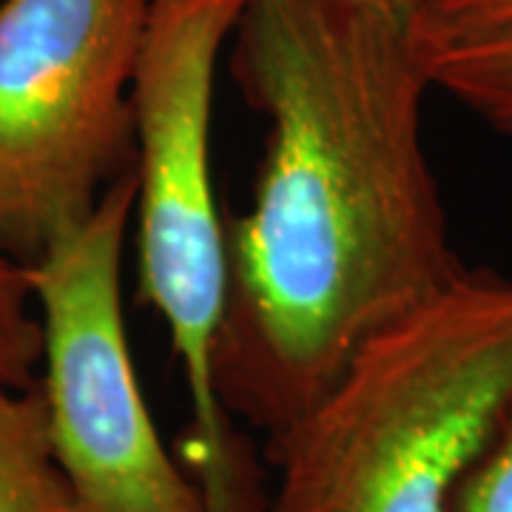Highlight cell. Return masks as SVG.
<instances>
[{
    "mask_svg": "<svg viewBox=\"0 0 512 512\" xmlns=\"http://www.w3.org/2000/svg\"><path fill=\"white\" fill-rule=\"evenodd\" d=\"M453 512H512V410L461 481Z\"/></svg>",
    "mask_w": 512,
    "mask_h": 512,
    "instance_id": "9",
    "label": "cell"
},
{
    "mask_svg": "<svg viewBox=\"0 0 512 512\" xmlns=\"http://www.w3.org/2000/svg\"><path fill=\"white\" fill-rule=\"evenodd\" d=\"M512 20V0H419V46Z\"/></svg>",
    "mask_w": 512,
    "mask_h": 512,
    "instance_id": "11",
    "label": "cell"
},
{
    "mask_svg": "<svg viewBox=\"0 0 512 512\" xmlns=\"http://www.w3.org/2000/svg\"><path fill=\"white\" fill-rule=\"evenodd\" d=\"M430 89L512 137V20L419 46Z\"/></svg>",
    "mask_w": 512,
    "mask_h": 512,
    "instance_id": "7",
    "label": "cell"
},
{
    "mask_svg": "<svg viewBox=\"0 0 512 512\" xmlns=\"http://www.w3.org/2000/svg\"><path fill=\"white\" fill-rule=\"evenodd\" d=\"M0 512H77L37 384H0Z\"/></svg>",
    "mask_w": 512,
    "mask_h": 512,
    "instance_id": "6",
    "label": "cell"
},
{
    "mask_svg": "<svg viewBox=\"0 0 512 512\" xmlns=\"http://www.w3.org/2000/svg\"><path fill=\"white\" fill-rule=\"evenodd\" d=\"M151 0H0V248L29 265L134 163Z\"/></svg>",
    "mask_w": 512,
    "mask_h": 512,
    "instance_id": "4",
    "label": "cell"
},
{
    "mask_svg": "<svg viewBox=\"0 0 512 512\" xmlns=\"http://www.w3.org/2000/svg\"><path fill=\"white\" fill-rule=\"evenodd\" d=\"M197 481L205 490L208 498V510L211 512H259L262 510V487H259V470H256L254 453L239 441L234 456L225 464L205 470L197 476Z\"/></svg>",
    "mask_w": 512,
    "mask_h": 512,
    "instance_id": "10",
    "label": "cell"
},
{
    "mask_svg": "<svg viewBox=\"0 0 512 512\" xmlns=\"http://www.w3.org/2000/svg\"><path fill=\"white\" fill-rule=\"evenodd\" d=\"M134 171L26 265L40 319V396L77 512H211L168 453L128 345L123 256Z\"/></svg>",
    "mask_w": 512,
    "mask_h": 512,
    "instance_id": "5",
    "label": "cell"
},
{
    "mask_svg": "<svg viewBox=\"0 0 512 512\" xmlns=\"http://www.w3.org/2000/svg\"><path fill=\"white\" fill-rule=\"evenodd\" d=\"M512 410V279L464 271L373 333L265 444L259 512H453Z\"/></svg>",
    "mask_w": 512,
    "mask_h": 512,
    "instance_id": "2",
    "label": "cell"
},
{
    "mask_svg": "<svg viewBox=\"0 0 512 512\" xmlns=\"http://www.w3.org/2000/svg\"><path fill=\"white\" fill-rule=\"evenodd\" d=\"M353 3L367 9L370 15L419 37V0H353Z\"/></svg>",
    "mask_w": 512,
    "mask_h": 512,
    "instance_id": "12",
    "label": "cell"
},
{
    "mask_svg": "<svg viewBox=\"0 0 512 512\" xmlns=\"http://www.w3.org/2000/svg\"><path fill=\"white\" fill-rule=\"evenodd\" d=\"M245 0H151L131 83L140 288L183 367L194 461L237 439L214 390L228 299L225 222L214 185V94Z\"/></svg>",
    "mask_w": 512,
    "mask_h": 512,
    "instance_id": "3",
    "label": "cell"
},
{
    "mask_svg": "<svg viewBox=\"0 0 512 512\" xmlns=\"http://www.w3.org/2000/svg\"><path fill=\"white\" fill-rule=\"evenodd\" d=\"M231 72L265 154L225 222L214 390L268 444L373 333L467 268L424 146L433 89L413 32L353 0H245Z\"/></svg>",
    "mask_w": 512,
    "mask_h": 512,
    "instance_id": "1",
    "label": "cell"
},
{
    "mask_svg": "<svg viewBox=\"0 0 512 512\" xmlns=\"http://www.w3.org/2000/svg\"><path fill=\"white\" fill-rule=\"evenodd\" d=\"M37 365L40 319L26 279V265L0 248V384H35Z\"/></svg>",
    "mask_w": 512,
    "mask_h": 512,
    "instance_id": "8",
    "label": "cell"
}]
</instances>
